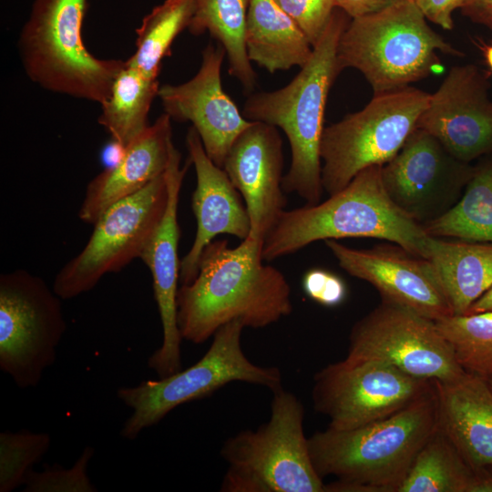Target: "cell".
Returning <instances> with one entry per match:
<instances>
[{"label": "cell", "mask_w": 492, "mask_h": 492, "mask_svg": "<svg viewBox=\"0 0 492 492\" xmlns=\"http://www.w3.org/2000/svg\"><path fill=\"white\" fill-rule=\"evenodd\" d=\"M263 241L247 238L236 247L213 240L202 251L198 273L177 294L182 339L200 344L224 324L265 328L292 312L291 286L281 271L263 263Z\"/></svg>", "instance_id": "1"}, {"label": "cell", "mask_w": 492, "mask_h": 492, "mask_svg": "<svg viewBox=\"0 0 492 492\" xmlns=\"http://www.w3.org/2000/svg\"><path fill=\"white\" fill-rule=\"evenodd\" d=\"M436 423L434 389L384 418L314 433L308 437L311 461L322 478H337L325 492H397Z\"/></svg>", "instance_id": "2"}, {"label": "cell", "mask_w": 492, "mask_h": 492, "mask_svg": "<svg viewBox=\"0 0 492 492\" xmlns=\"http://www.w3.org/2000/svg\"><path fill=\"white\" fill-rule=\"evenodd\" d=\"M341 9L334 10L310 60L285 87L251 95L244 103L243 116L280 128L290 143L292 162L283 175L284 192L296 193L307 205L320 202L323 191L320 148L324 129L328 94L341 72L337 46L349 23Z\"/></svg>", "instance_id": "3"}, {"label": "cell", "mask_w": 492, "mask_h": 492, "mask_svg": "<svg viewBox=\"0 0 492 492\" xmlns=\"http://www.w3.org/2000/svg\"><path fill=\"white\" fill-rule=\"evenodd\" d=\"M429 237L422 224L391 200L382 166L375 165L360 171L323 202L283 210L263 240L262 257L271 261L317 241L374 238L426 259Z\"/></svg>", "instance_id": "4"}, {"label": "cell", "mask_w": 492, "mask_h": 492, "mask_svg": "<svg viewBox=\"0 0 492 492\" xmlns=\"http://www.w3.org/2000/svg\"><path fill=\"white\" fill-rule=\"evenodd\" d=\"M87 0H34L17 39L27 77L42 88L102 105L126 60L103 59L84 44Z\"/></svg>", "instance_id": "5"}, {"label": "cell", "mask_w": 492, "mask_h": 492, "mask_svg": "<svg viewBox=\"0 0 492 492\" xmlns=\"http://www.w3.org/2000/svg\"><path fill=\"white\" fill-rule=\"evenodd\" d=\"M437 52L462 56L437 35L413 0L351 18L337 46L340 71H360L374 95L409 87L440 66Z\"/></svg>", "instance_id": "6"}, {"label": "cell", "mask_w": 492, "mask_h": 492, "mask_svg": "<svg viewBox=\"0 0 492 492\" xmlns=\"http://www.w3.org/2000/svg\"><path fill=\"white\" fill-rule=\"evenodd\" d=\"M268 422L226 439L222 492H324L304 435V407L283 387L272 392Z\"/></svg>", "instance_id": "7"}, {"label": "cell", "mask_w": 492, "mask_h": 492, "mask_svg": "<svg viewBox=\"0 0 492 492\" xmlns=\"http://www.w3.org/2000/svg\"><path fill=\"white\" fill-rule=\"evenodd\" d=\"M244 325L230 322L212 336L210 346L194 364L169 376L145 380L136 386H122L117 396L131 408L120 435L132 440L158 424L177 406L204 398L231 382H245L274 392L282 387V375L275 366L251 363L241 348Z\"/></svg>", "instance_id": "8"}, {"label": "cell", "mask_w": 492, "mask_h": 492, "mask_svg": "<svg viewBox=\"0 0 492 492\" xmlns=\"http://www.w3.org/2000/svg\"><path fill=\"white\" fill-rule=\"evenodd\" d=\"M429 97L413 87L374 95L363 109L324 128L320 148L323 190L333 195L363 169L390 161L416 128Z\"/></svg>", "instance_id": "9"}, {"label": "cell", "mask_w": 492, "mask_h": 492, "mask_svg": "<svg viewBox=\"0 0 492 492\" xmlns=\"http://www.w3.org/2000/svg\"><path fill=\"white\" fill-rule=\"evenodd\" d=\"M61 301L24 269L0 275V369L19 388L36 387L56 359L67 329Z\"/></svg>", "instance_id": "10"}, {"label": "cell", "mask_w": 492, "mask_h": 492, "mask_svg": "<svg viewBox=\"0 0 492 492\" xmlns=\"http://www.w3.org/2000/svg\"><path fill=\"white\" fill-rule=\"evenodd\" d=\"M168 199L165 171L110 206L93 225L83 250L56 273L54 292L62 300L75 298L92 290L105 274L139 259L164 216Z\"/></svg>", "instance_id": "11"}, {"label": "cell", "mask_w": 492, "mask_h": 492, "mask_svg": "<svg viewBox=\"0 0 492 492\" xmlns=\"http://www.w3.org/2000/svg\"><path fill=\"white\" fill-rule=\"evenodd\" d=\"M434 389V380L386 363L344 358L314 374L312 399L314 410L329 418V427L351 429L389 416Z\"/></svg>", "instance_id": "12"}, {"label": "cell", "mask_w": 492, "mask_h": 492, "mask_svg": "<svg viewBox=\"0 0 492 492\" xmlns=\"http://www.w3.org/2000/svg\"><path fill=\"white\" fill-rule=\"evenodd\" d=\"M349 360H375L422 379L452 381L466 371L436 322L382 301L349 334Z\"/></svg>", "instance_id": "13"}, {"label": "cell", "mask_w": 492, "mask_h": 492, "mask_svg": "<svg viewBox=\"0 0 492 492\" xmlns=\"http://www.w3.org/2000/svg\"><path fill=\"white\" fill-rule=\"evenodd\" d=\"M474 170L475 166L456 159L434 136L416 128L382 166V179L395 204L425 225L458 201Z\"/></svg>", "instance_id": "14"}, {"label": "cell", "mask_w": 492, "mask_h": 492, "mask_svg": "<svg viewBox=\"0 0 492 492\" xmlns=\"http://www.w3.org/2000/svg\"><path fill=\"white\" fill-rule=\"evenodd\" d=\"M323 241L339 266L351 276L372 284L382 301L410 309L435 322L453 315L427 259L395 243L358 250L337 240Z\"/></svg>", "instance_id": "15"}, {"label": "cell", "mask_w": 492, "mask_h": 492, "mask_svg": "<svg viewBox=\"0 0 492 492\" xmlns=\"http://www.w3.org/2000/svg\"><path fill=\"white\" fill-rule=\"evenodd\" d=\"M416 128L434 136L456 159L471 161L492 154V100L477 67H453L430 94Z\"/></svg>", "instance_id": "16"}, {"label": "cell", "mask_w": 492, "mask_h": 492, "mask_svg": "<svg viewBox=\"0 0 492 492\" xmlns=\"http://www.w3.org/2000/svg\"><path fill=\"white\" fill-rule=\"evenodd\" d=\"M201 55L193 77L181 84L160 86L158 97L171 120L192 124L207 155L222 168L234 140L252 121L244 118L222 87L224 48L210 43Z\"/></svg>", "instance_id": "17"}, {"label": "cell", "mask_w": 492, "mask_h": 492, "mask_svg": "<svg viewBox=\"0 0 492 492\" xmlns=\"http://www.w3.org/2000/svg\"><path fill=\"white\" fill-rule=\"evenodd\" d=\"M181 155L176 149L166 170L169 199L164 216L140 255L153 281L154 296L162 325V343L149 357L148 365L163 378L181 370V334L177 320V294L180 261L178 249L179 225L178 206L183 179L189 162L180 165Z\"/></svg>", "instance_id": "18"}, {"label": "cell", "mask_w": 492, "mask_h": 492, "mask_svg": "<svg viewBox=\"0 0 492 492\" xmlns=\"http://www.w3.org/2000/svg\"><path fill=\"white\" fill-rule=\"evenodd\" d=\"M222 169L243 197L248 238L263 241L287 205L282 187V140L276 127L252 121L234 140Z\"/></svg>", "instance_id": "19"}, {"label": "cell", "mask_w": 492, "mask_h": 492, "mask_svg": "<svg viewBox=\"0 0 492 492\" xmlns=\"http://www.w3.org/2000/svg\"><path fill=\"white\" fill-rule=\"evenodd\" d=\"M186 147L197 177L191 201L197 231L190 249L180 261V284L195 279L200 254L216 236L229 234L243 241L251 232L249 214L240 192L226 171L207 155L193 127L187 132Z\"/></svg>", "instance_id": "20"}, {"label": "cell", "mask_w": 492, "mask_h": 492, "mask_svg": "<svg viewBox=\"0 0 492 492\" xmlns=\"http://www.w3.org/2000/svg\"><path fill=\"white\" fill-rule=\"evenodd\" d=\"M175 149L171 118L163 113L124 148L116 164L107 167L88 182L78 211L79 219L94 225L110 206L162 175Z\"/></svg>", "instance_id": "21"}, {"label": "cell", "mask_w": 492, "mask_h": 492, "mask_svg": "<svg viewBox=\"0 0 492 492\" xmlns=\"http://www.w3.org/2000/svg\"><path fill=\"white\" fill-rule=\"evenodd\" d=\"M434 382L437 427L473 468L492 465V390L486 378L466 372Z\"/></svg>", "instance_id": "22"}, {"label": "cell", "mask_w": 492, "mask_h": 492, "mask_svg": "<svg viewBox=\"0 0 492 492\" xmlns=\"http://www.w3.org/2000/svg\"><path fill=\"white\" fill-rule=\"evenodd\" d=\"M433 265L453 314H465L492 286V243L429 237Z\"/></svg>", "instance_id": "23"}, {"label": "cell", "mask_w": 492, "mask_h": 492, "mask_svg": "<svg viewBox=\"0 0 492 492\" xmlns=\"http://www.w3.org/2000/svg\"><path fill=\"white\" fill-rule=\"evenodd\" d=\"M249 59L268 72L302 67L313 46L273 0H251L245 35Z\"/></svg>", "instance_id": "24"}, {"label": "cell", "mask_w": 492, "mask_h": 492, "mask_svg": "<svg viewBox=\"0 0 492 492\" xmlns=\"http://www.w3.org/2000/svg\"><path fill=\"white\" fill-rule=\"evenodd\" d=\"M194 14L188 27L190 33L194 36L210 33L226 52L229 74L246 90H251L257 76L245 44L251 0H194Z\"/></svg>", "instance_id": "25"}, {"label": "cell", "mask_w": 492, "mask_h": 492, "mask_svg": "<svg viewBox=\"0 0 492 492\" xmlns=\"http://www.w3.org/2000/svg\"><path fill=\"white\" fill-rule=\"evenodd\" d=\"M159 87L158 79L148 77L126 62L108 99L100 105L97 118L113 141L126 148L146 130L149 126L148 115Z\"/></svg>", "instance_id": "26"}, {"label": "cell", "mask_w": 492, "mask_h": 492, "mask_svg": "<svg viewBox=\"0 0 492 492\" xmlns=\"http://www.w3.org/2000/svg\"><path fill=\"white\" fill-rule=\"evenodd\" d=\"M475 166L458 201L424 226L428 235L492 243V155Z\"/></svg>", "instance_id": "27"}, {"label": "cell", "mask_w": 492, "mask_h": 492, "mask_svg": "<svg viewBox=\"0 0 492 492\" xmlns=\"http://www.w3.org/2000/svg\"><path fill=\"white\" fill-rule=\"evenodd\" d=\"M473 474L474 468L436 425L397 492H469Z\"/></svg>", "instance_id": "28"}, {"label": "cell", "mask_w": 492, "mask_h": 492, "mask_svg": "<svg viewBox=\"0 0 492 492\" xmlns=\"http://www.w3.org/2000/svg\"><path fill=\"white\" fill-rule=\"evenodd\" d=\"M194 10V0H165L156 5L136 29V50L127 64L158 79L163 59L171 55L175 38L189 27Z\"/></svg>", "instance_id": "29"}, {"label": "cell", "mask_w": 492, "mask_h": 492, "mask_svg": "<svg viewBox=\"0 0 492 492\" xmlns=\"http://www.w3.org/2000/svg\"><path fill=\"white\" fill-rule=\"evenodd\" d=\"M436 324L466 372L484 378L492 374V312L453 314Z\"/></svg>", "instance_id": "30"}, {"label": "cell", "mask_w": 492, "mask_h": 492, "mask_svg": "<svg viewBox=\"0 0 492 492\" xmlns=\"http://www.w3.org/2000/svg\"><path fill=\"white\" fill-rule=\"evenodd\" d=\"M47 433L28 430L0 433V492H12L25 485L32 466L47 453Z\"/></svg>", "instance_id": "31"}, {"label": "cell", "mask_w": 492, "mask_h": 492, "mask_svg": "<svg viewBox=\"0 0 492 492\" xmlns=\"http://www.w3.org/2000/svg\"><path fill=\"white\" fill-rule=\"evenodd\" d=\"M94 455L87 446L70 468L48 466L41 472L31 469L25 482L26 492H95L97 489L87 475V466Z\"/></svg>", "instance_id": "32"}, {"label": "cell", "mask_w": 492, "mask_h": 492, "mask_svg": "<svg viewBox=\"0 0 492 492\" xmlns=\"http://www.w3.org/2000/svg\"><path fill=\"white\" fill-rule=\"evenodd\" d=\"M304 33L314 46L336 9L334 0H273Z\"/></svg>", "instance_id": "33"}, {"label": "cell", "mask_w": 492, "mask_h": 492, "mask_svg": "<svg viewBox=\"0 0 492 492\" xmlns=\"http://www.w3.org/2000/svg\"><path fill=\"white\" fill-rule=\"evenodd\" d=\"M305 294L315 302L325 307L342 304L347 295L343 280L338 275L320 268L311 269L302 278Z\"/></svg>", "instance_id": "34"}, {"label": "cell", "mask_w": 492, "mask_h": 492, "mask_svg": "<svg viewBox=\"0 0 492 492\" xmlns=\"http://www.w3.org/2000/svg\"><path fill=\"white\" fill-rule=\"evenodd\" d=\"M425 17L443 29L454 27L452 14L456 8H462L466 0H413Z\"/></svg>", "instance_id": "35"}, {"label": "cell", "mask_w": 492, "mask_h": 492, "mask_svg": "<svg viewBox=\"0 0 492 492\" xmlns=\"http://www.w3.org/2000/svg\"><path fill=\"white\" fill-rule=\"evenodd\" d=\"M403 1L405 0H334L336 7L350 18L374 14Z\"/></svg>", "instance_id": "36"}, {"label": "cell", "mask_w": 492, "mask_h": 492, "mask_svg": "<svg viewBox=\"0 0 492 492\" xmlns=\"http://www.w3.org/2000/svg\"><path fill=\"white\" fill-rule=\"evenodd\" d=\"M461 11L472 22L492 32V0H466Z\"/></svg>", "instance_id": "37"}, {"label": "cell", "mask_w": 492, "mask_h": 492, "mask_svg": "<svg viewBox=\"0 0 492 492\" xmlns=\"http://www.w3.org/2000/svg\"><path fill=\"white\" fill-rule=\"evenodd\" d=\"M469 492H492V465L474 467Z\"/></svg>", "instance_id": "38"}, {"label": "cell", "mask_w": 492, "mask_h": 492, "mask_svg": "<svg viewBox=\"0 0 492 492\" xmlns=\"http://www.w3.org/2000/svg\"><path fill=\"white\" fill-rule=\"evenodd\" d=\"M492 312V286L468 308L465 314Z\"/></svg>", "instance_id": "39"}, {"label": "cell", "mask_w": 492, "mask_h": 492, "mask_svg": "<svg viewBox=\"0 0 492 492\" xmlns=\"http://www.w3.org/2000/svg\"><path fill=\"white\" fill-rule=\"evenodd\" d=\"M484 56L488 67L492 70V45L486 46L484 49Z\"/></svg>", "instance_id": "40"}, {"label": "cell", "mask_w": 492, "mask_h": 492, "mask_svg": "<svg viewBox=\"0 0 492 492\" xmlns=\"http://www.w3.org/2000/svg\"><path fill=\"white\" fill-rule=\"evenodd\" d=\"M489 387L491 388L492 390V374L490 376H488L487 378H486Z\"/></svg>", "instance_id": "41"}, {"label": "cell", "mask_w": 492, "mask_h": 492, "mask_svg": "<svg viewBox=\"0 0 492 492\" xmlns=\"http://www.w3.org/2000/svg\"><path fill=\"white\" fill-rule=\"evenodd\" d=\"M492 155V154H491Z\"/></svg>", "instance_id": "42"}]
</instances>
